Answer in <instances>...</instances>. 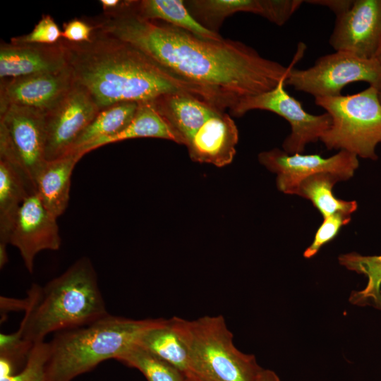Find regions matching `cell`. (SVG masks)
Returning a JSON list of instances; mask_svg holds the SVG:
<instances>
[{
	"label": "cell",
	"instance_id": "cell-1",
	"mask_svg": "<svg viewBox=\"0 0 381 381\" xmlns=\"http://www.w3.org/2000/svg\"><path fill=\"white\" fill-rule=\"evenodd\" d=\"M104 12L95 30L128 42L171 73L219 95L230 111L242 100L274 88L289 66L262 57L238 41L207 40L131 8Z\"/></svg>",
	"mask_w": 381,
	"mask_h": 381
},
{
	"label": "cell",
	"instance_id": "cell-2",
	"mask_svg": "<svg viewBox=\"0 0 381 381\" xmlns=\"http://www.w3.org/2000/svg\"><path fill=\"white\" fill-rule=\"evenodd\" d=\"M60 42L76 85L85 89L101 110L116 103L152 102L171 93L193 95L225 111L214 92L168 71L143 52L95 30L88 42Z\"/></svg>",
	"mask_w": 381,
	"mask_h": 381
},
{
	"label": "cell",
	"instance_id": "cell-3",
	"mask_svg": "<svg viewBox=\"0 0 381 381\" xmlns=\"http://www.w3.org/2000/svg\"><path fill=\"white\" fill-rule=\"evenodd\" d=\"M27 298L28 306L16 332L32 344L52 332L78 328L109 314L97 273L86 257L44 286L32 284Z\"/></svg>",
	"mask_w": 381,
	"mask_h": 381
},
{
	"label": "cell",
	"instance_id": "cell-4",
	"mask_svg": "<svg viewBox=\"0 0 381 381\" xmlns=\"http://www.w3.org/2000/svg\"><path fill=\"white\" fill-rule=\"evenodd\" d=\"M165 319L133 320L109 314L83 327L56 333L49 344V381H71L106 360H118Z\"/></svg>",
	"mask_w": 381,
	"mask_h": 381
},
{
	"label": "cell",
	"instance_id": "cell-5",
	"mask_svg": "<svg viewBox=\"0 0 381 381\" xmlns=\"http://www.w3.org/2000/svg\"><path fill=\"white\" fill-rule=\"evenodd\" d=\"M188 351L186 376L192 381H259L264 368L234 344L222 315L193 320L173 317Z\"/></svg>",
	"mask_w": 381,
	"mask_h": 381
},
{
	"label": "cell",
	"instance_id": "cell-6",
	"mask_svg": "<svg viewBox=\"0 0 381 381\" xmlns=\"http://www.w3.org/2000/svg\"><path fill=\"white\" fill-rule=\"evenodd\" d=\"M315 103L332 119L330 127L320 139L328 150L377 159L375 149L381 143V103L376 87L369 86L350 95L315 98Z\"/></svg>",
	"mask_w": 381,
	"mask_h": 381
},
{
	"label": "cell",
	"instance_id": "cell-7",
	"mask_svg": "<svg viewBox=\"0 0 381 381\" xmlns=\"http://www.w3.org/2000/svg\"><path fill=\"white\" fill-rule=\"evenodd\" d=\"M45 114L12 105L0 113V159L11 164L35 193L36 181L47 162Z\"/></svg>",
	"mask_w": 381,
	"mask_h": 381
},
{
	"label": "cell",
	"instance_id": "cell-8",
	"mask_svg": "<svg viewBox=\"0 0 381 381\" xmlns=\"http://www.w3.org/2000/svg\"><path fill=\"white\" fill-rule=\"evenodd\" d=\"M361 81L377 89L381 86L378 61L338 51L320 57L306 69L294 68L290 65L285 85L318 98L339 96L346 85Z\"/></svg>",
	"mask_w": 381,
	"mask_h": 381
},
{
	"label": "cell",
	"instance_id": "cell-9",
	"mask_svg": "<svg viewBox=\"0 0 381 381\" xmlns=\"http://www.w3.org/2000/svg\"><path fill=\"white\" fill-rule=\"evenodd\" d=\"M286 77L272 90L242 100L231 113L242 116L250 110L260 109L283 117L289 123L291 131L284 140L282 150L289 155L303 154L306 145L317 142L327 131L332 119L327 112L320 115L306 112L301 103L285 90Z\"/></svg>",
	"mask_w": 381,
	"mask_h": 381
},
{
	"label": "cell",
	"instance_id": "cell-10",
	"mask_svg": "<svg viewBox=\"0 0 381 381\" xmlns=\"http://www.w3.org/2000/svg\"><path fill=\"white\" fill-rule=\"evenodd\" d=\"M258 160L270 171L277 174V187L289 195H298L301 183L308 177L320 173H329L340 181L350 179L358 167V157L340 150L334 155L324 158L319 155H289L283 150L274 148L258 155Z\"/></svg>",
	"mask_w": 381,
	"mask_h": 381
},
{
	"label": "cell",
	"instance_id": "cell-11",
	"mask_svg": "<svg viewBox=\"0 0 381 381\" xmlns=\"http://www.w3.org/2000/svg\"><path fill=\"white\" fill-rule=\"evenodd\" d=\"M99 111L88 92L75 83L64 99L45 114L47 160L69 153L78 137Z\"/></svg>",
	"mask_w": 381,
	"mask_h": 381
},
{
	"label": "cell",
	"instance_id": "cell-12",
	"mask_svg": "<svg viewBox=\"0 0 381 381\" xmlns=\"http://www.w3.org/2000/svg\"><path fill=\"white\" fill-rule=\"evenodd\" d=\"M56 219L36 193L29 195L18 210L8 243L19 250L30 273L33 272L34 260L40 252L60 248L61 239Z\"/></svg>",
	"mask_w": 381,
	"mask_h": 381
},
{
	"label": "cell",
	"instance_id": "cell-13",
	"mask_svg": "<svg viewBox=\"0 0 381 381\" xmlns=\"http://www.w3.org/2000/svg\"><path fill=\"white\" fill-rule=\"evenodd\" d=\"M381 36V0H355L337 16L329 43L336 52L375 59Z\"/></svg>",
	"mask_w": 381,
	"mask_h": 381
},
{
	"label": "cell",
	"instance_id": "cell-14",
	"mask_svg": "<svg viewBox=\"0 0 381 381\" xmlns=\"http://www.w3.org/2000/svg\"><path fill=\"white\" fill-rule=\"evenodd\" d=\"M75 85L68 67L60 72L1 80L0 113L12 105L32 108L46 114Z\"/></svg>",
	"mask_w": 381,
	"mask_h": 381
},
{
	"label": "cell",
	"instance_id": "cell-15",
	"mask_svg": "<svg viewBox=\"0 0 381 381\" xmlns=\"http://www.w3.org/2000/svg\"><path fill=\"white\" fill-rule=\"evenodd\" d=\"M185 4L200 23L216 32L226 17L238 12L260 15L281 26L301 6L298 0H192Z\"/></svg>",
	"mask_w": 381,
	"mask_h": 381
},
{
	"label": "cell",
	"instance_id": "cell-16",
	"mask_svg": "<svg viewBox=\"0 0 381 381\" xmlns=\"http://www.w3.org/2000/svg\"><path fill=\"white\" fill-rule=\"evenodd\" d=\"M67 68L65 51L60 40L54 44H0L1 80L55 73Z\"/></svg>",
	"mask_w": 381,
	"mask_h": 381
},
{
	"label": "cell",
	"instance_id": "cell-17",
	"mask_svg": "<svg viewBox=\"0 0 381 381\" xmlns=\"http://www.w3.org/2000/svg\"><path fill=\"white\" fill-rule=\"evenodd\" d=\"M238 141L234 121L225 111H218L195 132L186 147L193 162L222 167L232 162Z\"/></svg>",
	"mask_w": 381,
	"mask_h": 381
},
{
	"label": "cell",
	"instance_id": "cell-18",
	"mask_svg": "<svg viewBox=\"0 0 381 381\" xmlns=\"http://www.w3.org/2000/svg\"><path fill=\"white\" fill-rule=\"evenodd\" d=\"M152 102L176 135L179 144L186 146L209 118L222 111L205 100L184 93L164 95Z\"/></svg>",
	"mask_w": 381,
	"mask_h": 381
},
{
	"label": "cell",
	"instance_id": "cell-19",
	"mask_svg": "<svg viewBox=\"0 0 381 381\" xmlns=\"http://www.w3.org/2000/svg\"><path fill=\"white\" fill-rule=\"evenodd\" d=\"M72 151L53 160L47 161L37 176L35 193L45 208L58 218L66 210L73 170L83 157Z\"/></svg>",
	"mask_w": 381,
	"mask_h": 381
},
{
	"label": "cell",
	"instance_id": "cell-20",
	"mask_svg": "<svg viewBox=\"0 0 381 381\" xmlns=\"http://www.w3.org/2000/svg\"><path fill=\"white\" fill-rule=\"evenodd\" d=\"M131 8L145 20H160L207 40L223 39L218 32L210 30L200 23L182 0L132 1Z\"/></svg>",
	"mask_w": 381,
	"mask_h": 381
},
{
	"label": "cell",
	"instance_id": "cell-21",
	"mask_svg": "<svg viewBox=\"0 0 381 381\" xmlns=\"http://www.w3.org/2000/svg\"><path fill=\"white\" fill-rule=\"evenodd\" d=\"M138 138H157L174 141L178 139L167 123L156 110L152 102L138 103L136 112L128 125L119 133L98 139L76 150L85 155L101 146Z\"/></svg>",
	"mask_w": 381,
	"mask_h": 381
},
{
	"label": "cell",
	"instance_id": "cell-22",
	"mask_svg": "<svg viewBox=\"0 0 381 381\" xmlns=\"http://www.w3.org/2000/svg\"><path fill=\"white\" fill-rule=\"evenodd\" d=\"M138 346L173 365L185 375L188 369V351L173 318L147 332Z\"/></svg>",
	"mask_w": 381,
	"mask_h": 381
},
{
	"label": "cell",
	"instance_id": "cell-23",
	"mask_svg": "<svg viewBox=\"0 0 381 381\" xmlns=\"http://www.w3.org/2000/svg\"><path fill=\"white\" fill-rule=\"evenodd\" d=\"M32 193L19 172L0 159V243L8 244V238L18 210Z\"/></svg>",
	"mask_w": 381,
	"mask_h": 381
},
{
	"label": "cell",
	"instance_id": "cell-24",
	"mask_svg": "<svg viewBox=\"0 0 381 381\" xmlns=\"http://www.w3.org/2000/svg\"><path fill=\"white\" fill-rule=\"evenodd\" d=\"M340 181L334 174L320 173L305 179L300 185L298 195L311 201L324 218L336 214L351 215L358 207L356 201L337 198L333 187Z\"/></svg>",
	"mask_w": 381,
	"mask_h": 381
},
{
	"label": "cell",
	"instance_id": "cell-25",
	"mask_svg": "<svg viewBox=\"0 0 381 381\" xmlns=\"http://www.w3.org/2000/svg\"><path fill=\"white\" fill-rule=\"evenodd\" d=\"M339 262L349 270L368 278L365 287L353 291L349 301L357 306H371L381 310V255L349 253L339 255Z\"/></svg>",
	"mask_w": 381,
	"mask_h": 381
},
{
	"label": "cell",
	"instance_id": "cell-26",
	"mask_svg": "<svg viewBox=\"0 0 381 381\" xmlns=\"http://www.w3.org/2000/svg\"><path fill=\"white\" fill-rule=\"evenodd\" d=\"M138 106L135 102H122L101 110L78 137L71 152L123 130L133 119Z\"/></svg>",
	"mask_w": 381,
	"mask_h": 381
},
{
	"label": "cell",
	"instance_id": "cell-27",
	"mask_svg": "<svg viewBox=\"0 0 381 381\" xmlns=\"http://www.w3.org/2000/svg\"><path fill=\"white\" fill-rule=\"evenodd\" d=\"M117 361L140 370L147 381H186L187 379L177 368L138 345Z\"/></svg>",
	"mask_w": 381,
	"mask_h": 381
},
{
	"label": "cell",
	"instance_id": "cell-28",
	"mask_svg": "<svg viewBox=\"0 0 381 381\" xmlns=\"http://www.w3.org/2000/svg\"><path fill=\"white\" fill-rule=\"evenodd\" d=\"M49 342L43 341L36 343L19 370H0V381H49Z\"/></svg>",
	"mask_w": 381,
	"mask_h": 381
},
{
	"label": "cell",
	"instance_id": "cell-29",
	"mask_svg": "<svg viewBox=\"0 0 381 381\" xmlns=\"http://www.w3.org/2000/svg\"><path fill=\"white\" fill-rule=\"evenodd\" d=\"M62 38L60 30L54 20L49 15H43L28 34L14 37L11 39L13 44H54Z\"/></svg>",
	"mask_w": 381,
	"mask_h": 381
},
{
	"label": "cell",
	"instance_id": "cell-30",
	"mask_svg": "<svg viewBox=\"0 0 381 381\" xmlns=\"http://www.w3.org/2000/svg\"><path fill=\"white\" fill-rule=\"evenodd\" d=\"M351 219V215L345 214H336L324 218L312 243L304 251L303 256L306 258H310L315 255L324 245L336 237L341 228L348 224Z\"/></svg>",
	"mask_w": 381,
	"mask_h": 381
},
{
	"label": "cell",
	"instance_id": "cell-31",
	"mask_svg": "<svg viewBox=\"0 0 381 381\" xmlns=\"http://www.w3.org/2000/svg\"><path fill=\"white\" fill-rule=\"evenodd\" d=\"M95 30L92 23L75 18L64 23L62 39L75 43L88 42Z\"/></svg>",
	"mask_w": 381,
	"mask_h": 381
},
{
	"label": "cell",
	"instance_id": "cell-32",
	"mask_svg": "<svg viewBox=\"0 0 381 381\" xmlns=\"http://www.w3.org/2000/svg\"><path fill=\"white\" fill-rule=\"evenodd\" d=\"M308 4L327 6L330 8L336 16L340 15L349 10L354 1L351 0H310L304 1Z\"/></svg>",
	"mask_w": 381,
	"mask_h": 381
},
{
	"label": "cell",
	"instance_id": "cell-33",
	"mask_svg": "<svg viewBox=\"0 0 381 381\" xmlns=\"http://www.w3.org/2000/svg\"><path fill=\"white\" fill-rule=\"evenodd\" d=\"M126 1L120 0H100L99 3L102 6L104 12H111L121 8Z\"/></svg>",
	"mask_w": 381,
	"mask_h": 381
},
{
	"label": "cell",
	"instance_id": "cell-34",
	"mask_svg": "<svg viewBox=\"0 0 381 381\" xmlns=\"http://www.w3.org/2000/svg\"><path fill=\"white\" fill-rule=\"evenodd\" d=\"M259 381H281L278 375L272 370L263 369Z\"/></svg>",
	"mask_w": 381,
	"mask_h": 381
},
{
	"label": "cell",
	"instance_id": "cell-35",
	"mask_svg": "<svg viewBox=\"0 0 381 381\" xmlns=\"http://www.w3.org/2000/svg\"><path fill=\"white\" fill-rule=\"evenodd\" d=\"M7 244L0 243V268L2 269L8 261L6 251Z\"/></svg>",
	"mask_w": 381,
	"mask_h": 381
},
{
	"label": "cell",
	"instance_id": "cell-36",
	"mask_svg": "<svg viewBox=\"0 0 381 381\" xmlns=\"http://www.w3.org/2000/svg\"><path fill=\"white\" fill-rule=\"evenodd\" d=\"M381 53V36L375 58Z\"/></svg>",
	"mask_w": 381,
	"mask_h": 381
},
{
	"label": "cell",
	"instance_id": "cell-37",
	"mask_svg": "<svg viewBox=\"0 0 381 381\" xmlns=\"http://www.w3.org/2000/svg\"><path fill=\"white\" fill-rule=\"evenodd\" d=\"M377 91H378L379 99H380V103H381V86L377 89Z\"/></svg>",
	"mask_w": 381,
	"mask_h": 381
},
{
	"label": "cell",
	"instance_id": "cell-38",
	"mask_svg": "<svg viewBox=\"0 0 381 381\" xmlns=\"http://www.w3.org/2000/svg\"><path fill=\"white\" fill-rule=\"evenodd\" d=\"M375 59L378 61V62H379V64H380V65L381 66V53Z\"/></svg>",
	"mask_w": 381,
	"mask_h": 381
},
{
	"label": "cell",
	"instance_id": "cell-39",
	"mask_svg": "<svg viewBox=\"0 0 381 381\" xmlns=\"http://www.w3.org/2000/svg\"><path fill=\"white\" fill-rule=\"evenodd\" d=\"M186 378H187V379H186V381H192V380H190V379H188L187 377H186Z\"/></svg>",
	"mask_w": 381,
	"mask_h": 381
}]
</instances>
